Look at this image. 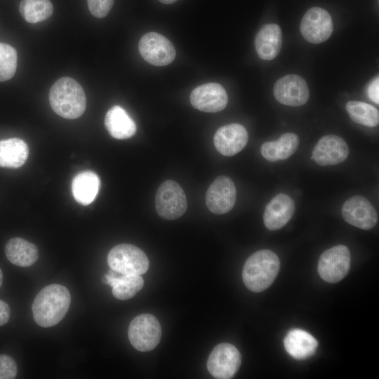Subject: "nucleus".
<instances>
[{
    "mask_svg": "<svg viewBox=\"0 0 379 379\" xmlns=\"http://www.w3.org/2000/svg\"><path fill=\"white\" fill-rule=\"evenodd\" d=\"M70 302V293L65 286L54 284L44 287L32 303L35 322L42 327L56 325L65 317Z\"/></svg>",
    "mask_w": 379,
    "mask_h": 379,
    "instance_id": "obj_1",
    "label": "nucleus"
},
{
    "mask_svg": "<svg viewBox=\"0 0 379 379\" xmlns=\"http://www.w3.org/2000/svg\"><path fill=\"white\" fill-rule=\"evenodd\" d=\"M48 98L53 111L65 119H74L81 117L86 107L83 88L68 77H62L53 84Z\"/></svg>",
    "mask_w": 379,
    "mask_h": 379,
    "instance_id": "obj_2",
    "label": "nucleus"
},
{
    "mask_svg": "<svg viewBox=\"0 0 379 379\" xmlns=\"http://www.w3.org/2000/svg\"><path fill=\"white\" fill-rule=\"evenodd\" d=\"M279 268L280 261L274 252L267 249L256 251L245 262L243 281L253 292L263 291L273 283Z\"/></svg>",
    "mask_w": 379,
    "mask_h": 379,
    "instance_id": "obj_3",
    "label": "nucleus"
},
{
    "mask_svg": "<svg viewBox=\"0 0 379 379\" xmlns=\"http://www.w3.org/2000/svg\"><path fill=\"white\" fill-rule=\"evenodd\" d=\"M110 269L124 274L142 275L148 268L149 262L146 254L138 247L121 244L114 246L107 255Z\"/></svg>",
    "mask_w": 379,
    "mask_h": 379,
    "instance_id": "obj_4",
    "label": "nucleus"
},
{
    "mask_svg": "<svg viewBox=\"0 0 379 379\" xmlns=\"http://www.w3.org/2000/svg\"><path fill=\"white\" fill-rule=\"evenodd\" d=\"M128 335L131 344L137 350L149 352L154 349L160 341L161 326L152 314H142L131 321Z\"/></svg>",
    "mask_w": 379,
    "mask_h": 379,
    "instance_id": "obj_5",
    "label": "nucleus"
},
{
    "mask_svg": "<svg viewBox=\"0 0 379 379\" xmlns=\"http://www.w3.org/2000/svg\"><path fill=\"white\" fill-rule=\"evenodd\" d=\"M156 210L166 220H175L187 210V201L181 186L174 180H167L159 187L155 196Z\"/></svg>",
    "mask_w": 379,
    "mask_h": 379,
    "instance_id": "obj_6",
    "label": "nucleus"
},
{
    "mask_svg": "<svg viewBox=\"0 0 379 379\" xmlns=\"http://www.w3.org/2000/svg\"><path fill=\"white\" fill-rule=\"evenodd\" d=\"M350 253L344 245L333 246L325 251L318 262V273L321 278L328 283L342 280L349 272Z\"/></svg>",
    "mask_w": 379,
    "mask_h": 379,
    "instance_id": "obj_7",
    "label": "nucleus"
},
{
    "mask_svg": "<svg viewBox=\"0 0 379 379\" xmlns=\"http://www.w3.org/2000/svg\"><path fill=\"white\" fill-rule=\"evenodd\" d=\"M138 49L142 58L155 66L170 64L176 55L173 44L166 36L154 32H148L141 37Z\"/></svg>",
    "mask_w": 379,
    "mask_h": 379,
    "instance_id": "obj_8",
    "label": "nucleus"
},
{
    "mask_svg": "<svg viewBox=\"0 0 379 379\" xmlns=\"http://www.w3.org/2000/svg\"><path fill=\"white\" fill-rule=\"evenodd\" d=\"M241 365V354L233 345L220 343L216 345L207 361V368L215 378L230 379Z\"/></svg>",
    "mask_w": 379,
    "mask_h": 379,
    "instance_id": "obj_9",
    "label": "nucleus"
},
{
    "mask_svg": "<svg viewBox=\"0 0 379 379\" xmlns=\"http://www.w3.org/2000/svg\"><path fill=\"white\" fill-rule=\"evenodd\" d=\"M300 32L306 41L321 44L333 32V22L329 13L320 7L310 8L303 15L300 25Z\"/></svg>",
    "mask_w": 379,
    "mask_h": 379,
    "instance_id": "obj_10",
    "label": "nucleus"
},
{
    "mask_svg": "<svg viewBox=\"0 0 379 379\" xmlns=\"http://www.w3.org/2000/svg\"><path fill=\"white\" fill-rule=\"evenodd\" d=\"M236 197L237 190L232 179L220 175L215 179L207 190L206 206L215 214H224L233 208Z\"/></svg>",
    "mask_w": 379,
    "mask_h": 379,
    "instance_id": "obj_11",
    "label": "nucleus"
},
{
    "mask_svg": "<svg viewBox=\"0 0 379 379\" xmlns=\"http://www.w3.org/2000/svg\"><path fill=\"white\" fill-rule=\"evenodd\" d=\"M273 93L278 102L293 107L305 104L310 97L307 82L296 74H288L278 79L274 84Z\"/></svg>",
    "mask_w": 379,
    "mask_h": 379,
    "instance_id": "obj_12",
    "label": "nucleus"
},
{
    "mask_svg": "<svg viewBox=\"0 0 379 379\" xmlns=\"http://www.w3.org/2000/svg\"><path fill=\"white\" fill-rule=\"evenodd\" d=\"M342 215L349 224L362 230L373 228L378 222V213L365 197L355 195L343 205Z\"/></svg>",
    "mask_w": 379,
    "mask_h": 379,
    "instance_id": "obj_13",
    "label": "nucleus"
},
{
    "mask_svg": "<svg viewBox=\"0 0 379 379\" xmlns=\"http://www.w3.org/2000/svg\"><path fill=\"white\" fill-rule=\"evenodd\" d=\"M192 105L202 112H218L227 106L228 96L218 83H207L196 87L190 94Z\"/></svg>",
    "mask_w": 379,
    "mask_h": 379,
    "instance_id": "obj_14",
    "label": "nucleus"
},
{
    "mask_svg": "<svg viewBox=\"0 0 379 379\" xmlns=\"http://www.w3.org/2000/svg\"><path fill=\"white\" fill-rule=\"evenodd\" d=\"M346 142L335 135L323 136L316 144L312 159L320 166H333L343 162L348 157Z\"/></svg>",
    "mask_w": 379,
    "mask_h": 379,
    "instance_id": "obj_15",
    "label": "nucleus"
},
{
    "mask_svg": "<svg viewBox=\"0 0 379 379\" xmlns=\"http://www.w3.org/2000/svg\"><path fill=\"white\" fill-rule=\"evenodd\" d=\"M246 128L239 124H230L219 128L213 137L215 147L225 156H233L241 151L248 142Z\"/></svg>",
    "mask_w": 379,
    "mask_h": 379,
    "instance_id": "obj_16",
    "label": "nucleus"
},
{
    "mask_svg": "<svg viewBox=\"0 0 379 379\" xmlns=\"http://www.w3.org/2000/svg\"><path fill=\"white\" fill-rule=\"evenodd\" d=\"M295 211L293 200L285 194H278L267 204L263 221L270 230L283 227L292 218Z\"/></svg>",
    "mask_w": 379,
    "mask_h": 379,
    "instance_id": "obj_17",
    "label": "nucleus"
},
{
    "mask_svg": "<svg viewBox=\"0 0 379 379\" xmlns=\"http://www.w3.org/2000/svg\"><path fill=\"white\" fill-rule=\"evenodd\" d=\"M102 282L110 286L113 295L121 300L133 298L144 286L140 275L124 274L112 269L105 274Z\"/></svg>",
    "mask_w": 379,
    "mask_h": 379,
    "instance_id": "obj_18",
    "label": "nucleus"
},
{
    "mask_svg": "<svg viewBox=\"0 0 379 379\" xmlns=\"http://www.w3.org/2000/svg\"><path fill=\"white\" fill-rule=\"evenodd\" d=\"M281 30L277 24L264 25L255 39V48L258 56L265 60L274 59L281 50Z\"/></svg>",
    "mask_w": 379,
    "mask_h": 379,
    "instance_id": "obj_19",
    "label": "nucleus"
},
{
    "mask_svg": "<svg viewBox=\"0 0 379 379\" xmlns=\"http://www.w3.org/2000/svg\"><path fill=\"white\" fill-rule=\"evenodd\" d=\"M286 351L295 359H305L313 356L318 346L317 340L308 332L294 328L285 336Z\"/></svg>",
    "mask_w": 379,
    "mask_h": 379,
    "instance_id": "obj_20",
    "label": "nucleus"
},
{
    "mask_svg": "<svg viewBox=\"0 0 379 379\" xmlns=\"http://www.w3.org/2000/svg\"><path fill=\"white\" fill-rule=\"evenodd\" d=\"M105 126L111 136L116 139H126L136 132L134 121L121 106L114 105L107 112Z\"/></svg>",
    "mask_w": 379,
    "mask_h": 379,
    "instance_id": "obj_21",
    "label": "nucleus"
},
{
    "mask_svg": "<svg viewBox=\"0 0 379 379\" xmlns=\"http://www.w3.org/2000/svg\"><path fill=\"white\" fill-rule=\"evenodd\" d=\"M100 185L98 175L92 171H84L77 174L72 182V192L80 204L87 206L96 197Z\"/></svg>",
    "mask_w": 379,
    "mask_h": 379,
    "instance_id": "obj_22",
    "label": "nucleus"
},
{
    "mask_svg": "<svg viewBox=\"0 0 379 379\" xmlns=\"http://www.w3.org/2000/svg\"><path fill=\"white\" fill-rule=\"evenodd\" d=\"M5 254L11 262L20 267L32 265L39 257L37 247L19 237L12 238L6 243Z\"/></svg>",
    "mask_w": 379,
    "mask_h": 379,
    "instance_id": "obj_23",
    "label": "nucleus"
},
{
    "mask_svg": "<svg viewBox=\"0 0 379 379\" xmlns=\"http://www.w3.org/2000/svg\"><path fill=\"white\" fill-rule=\"evenodd\" d=\"M299 142L296 134L286 133L277 140L264 142L260 148L261 154L270 161L284 160L297 150Z\"/></svg>",
    "mask_w": 379,
    "mask_h": 379,
    "instance_id": "obj_24",
    "label": "nucleus"
},
{
    "mask_svg": "<svg viewBox=\"0 0 379 379\" xmlns=\"http://www.w3.org/2000/svg\"><path fill=\"white\" fill-rule=\"evenodd\" d=\"M29 155V147L22 139L13 138L0 140V166L16 168L22 166Z\"/></svg>",
    "mask_w": 379,
    "mask_h": 379,
    "instance_id": "obj_25",
    "label": "nucleus"
},
{
    "mask_svg": "<svg viewBox=\"0 0 379 379\" xmlns=\"http://www.w3.org/2000/svg\"><path fill=\"white\" fill-rule=\"evenodd\" d=\"M346 109L353 121L368 127H375L379 123L378 110L368 103L352 100L346 105Z\"/></svg>",
    "mask_w": 379,
    "mask_h": 379,
    "instance_id": "obj_26",
    "label": "nucleus"
},
{
    "mask_svg": "<svg viewBox=\"0 0 379 379\" xmlns=\"http://www.w3.org/2000/svg\"><path fill=\"white\" fill-rule=\"evenodd\" d=\"M19 11L22 17L29 23H36L48 18L53 7L50 0H22Z\"/></svg>",
    "mask_w": 379,
    "mask_h": 379,
    "instance_id": "obj_27",
    "label": "nucleus"
},
{
    "mask_svg": "<svg viewBox=\"0 0 379 379\" xmlns=\"http://www.w3.org/2000/svg\"><path fill=\"white\" fill-rule=\"evenodd\" d=\"M18 54L11 46L0 42V82L11 79L16 71Z\"/></svg>",
    "mask_w": 379,
    "mask_h": 379,
    "instance_id": "obj_28",
    "label": "nucleus"
},
{
    "mask_svg": "<svg viewBox=\"0 0 379 379\" xmlns=\"http://www.w3.org/2000/svg\"><path fill=\"white\" fill-rule=\"evenodd\" d=\"M114 0H87L91 13L98 18L108 15L114 4Z\"/></svg>",
    "mask_w": 379,
    "mask_h": 379,
    "instance_id": "obj_29",
    "label": "nucleus"
},
{
    "mask_svg": "<svg viewBox=\"0 0 379 379\" xmlns=\"http://www.w3.org/2000/svg\"><path fill=\"white\" fill-rule=\"evenodd\" d=\"M18 372L15 360L6 354H0V379L15 378Z\"/></svg>",
    "mask_w": 379,
    "mask_h": 379,
    "instance_id": "obj_30",
    "label": "nucleus"
},
{
    "mask_svg": "<svg viewBox=\"0 0 379 379\" xmlns=\"http://www.w3.org/2000/svg\"><path fill=\"white\" fill-rule=\"evenodd\" d=\"M367 93L368 98L375 103H379V78L375 77L369 84Z\"/></svg>",
    "mask_w": 379,
    "mask_h": 379,
    "instance_id": "obj_31",
    "label": "nucleus"
},
{
    "mask_svg": "<svg viewBox=\"0 0 379 379\" xmlns=\"http://www.w3.org/2000/svg\"><path fill=\"white\" fill-rule=\"evenodd\" d=\"M10 308L6 302L0 300V326L6 324L10 317Z\"/></svg>",
    "mask_w": 379,
    "mask_h": 379,
    "instance_id": "obj_32",
    "label": "nucleus"
},
{
    "mask_svg": "<svg viewBox=\"0 0 379 379\" xmlns=\"http://www.w3.org/2000/svg\"><path fill=\"white\" fill-rule=\"evenodd\" d=\"M159 1L165 4H171L175 3L178 0H159Z\"/></svg>",
    "mask_w": 379,
    "mask_h": 379,
    "instance_id": "obj_33",
    "label": "nucleus"
},
{
    "mask_svg": "<svg viewBox=\"0 0 379 379\" xmlns=\"http://www.w3.org/2000/svg\"><path fill=\"white\" fill-rule=\"evenodd\" d=\"M2 283H3V273H2L1 270L0 269V288L2 285Z\"/></svg>",
    "mask_w": 379,
    "mask_h": 379,
    "instance_id": "obj_34",
    "label": "nucleus"
}]
</instances>
